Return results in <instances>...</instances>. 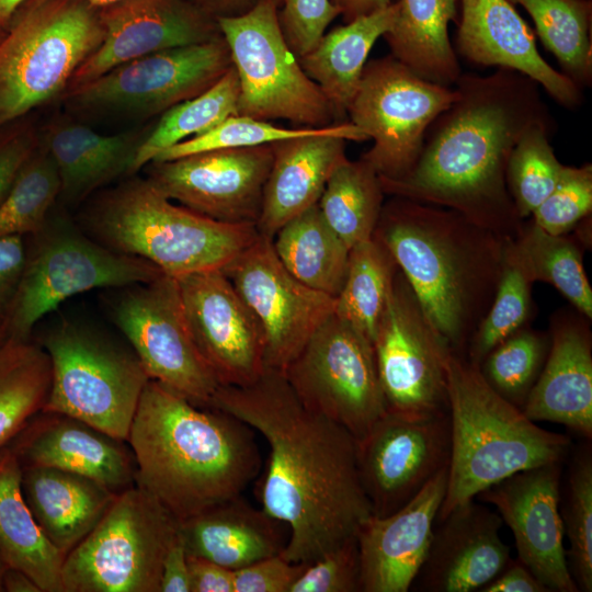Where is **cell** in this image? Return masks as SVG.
<instances>
[{"label":"cell","mask_w":592,"mask_h":592,"mask_svg":"<svg viewBox=\"0 0 592 592\" xmlns=\"http://www.w3.org/2000/svg\"><path fill=\"white\" fill-rule=\"evenodd\" d=\"M208 408L258 431L269 457L258 497L289 527L282 556L310 563L356 535L372 515L357 463L356 440L342 425L306 408L283 372L269 368L246 386H219Z\"/></svg>","instance_id":"6da1fadb"},{"label":"cell","mask_w":592,"mask_h":592,"mask_svg":"<svg viewBox=\"0 0 592 592\" xmlns=\"http://www.w3.org/2000/svg\"><path fill=\"white\" fill-rule=\"evenodd\" d=\"M456 99L426 130L413 168L382 180L386 195L453 209L502 237L514 238L522 219L505 184L509 157L533 125L556 123L540 87L515 70L462 73Z\"/></svg>","instance_id":"7a4b0ae2"},{"label":"cell","mask_w":592,"mask_h":592,"mask_svg":"<svg viewBox=\"0 0 592 592\" xmlns=\"http://www.w3.org/2000/svg\"><path fill=\"white\" fill-rule=\"evenodd\" d=\"M127 443L135 485L179 522L241 496L261 468L252 428L152 379L143 390Z\"/></svg>","instance_id":"3957f363"},{"label":"cell","mask_w":592,"mask_h":592,"mask_svg":"<svg viewBox=\"0 0 592 592\" xmlns=\"http://www.w3.org/2000/svg\"><path fill=\"white\" fill-rule=\"evenodd\" d=\"M390 197L373 237L388 250L435 330L465 355L493 300L508 238L453 209Z\"/></svg>","instance_id":"277c9868"},{"label":"cell","mask_w":592,"mask_h":592,"mask_svg":"<svg viewBox=\"0 0 592 592\" xmlns=\"http://www.w3.org/2000/svg\"><path fill=\"white\" fill-rule=\"evenodd\" d=\"M447 409L451 455L437 519L517 471L562 463L571 446L569 436L537 425L455 352L447 361Z\"/></svg>","instance_id":"5b68a950"},{"label":"cell","mask_w":592,"mask_h":592,"mask_svg":"<svg viewBox=\"0 0 592 592\" xmlns=\"http://www.w3.org/2000/svg\"><path fill=\"white\" fill-rule=\"evenodd\" d=\"M78 225L105 247L175 278L223 269L259 236L255 225L207 218L133 175L90 196Z\"/></svg>","instance_id":"8992f818"},{"label":"cell","mask_w":592,"mask_h":592,"mask_svg":"<svg viewBox=\"0 0 592 592\" xmlns=\"http://www.w3.org/2000/svg\"><path fill=\"white\" fill-rule=\"evenodd\" d=\"M0 39V128L65 93L104 37L88 0H29Z\"/></svg>","instance_id":"52a82bcc"},{"label":"cell","mask_w":592,"mask_h":592,"mask_svg":"<svg viewBox=\"0 0 592 592\" xmlns=\"http://www.w3.org/2000/svg\"><path fill=\"white\" fill-rule=\"evenodd\" d=\"M52 365L44 411L79 419L127 441L143 390L150 380L128 343L91 325L64 320L37 342Z\"/></svg>","instance_id":"ba28073f"},{"label":"cell","mask_w":592,"mask_h":592,"mask_svg":"<svg viewBox=\"0 0 592 592\" xmlns=\"http://www.w3.org/2000/svg\"><path fill=\"white\" fill-rule=\"evenodd\" d=\"M22 275L3 322L7 338L30 340L37 322L62 301L93 289H113L151 281L155 264L116 252L86 234L56 206L33 235Z\"/></svg>","instance_id":"9c48e42d"},{"label":"cell","mask_w":592,"mask_h":592,"mask_svg":"<svg viewBox=\"0 0 592 592\" xmlns=\"http://www.w3.org/2000/svg\"><path fill=\"white\" fill-rule=\"evenodd\" d=\"M179 521L138 486L118 493L98 525L65 558L64 592H160Z\"/></svg>","instance_id":"30bf717a"},{"label":"cell","mask_w":592,"mask_h":592,"mask_svg":"<svg viewBox=\"0 0 592 592\" xmlns=\"http://www.w3.org/2000/svg\"><path fill=\"white\" fill-rule=\"evenodd\" d=\"M278 7V0H261L243 15L217 20L239 79L238 114L301 127L333 125L329 101L283 36Z\"/></svg>","instance_id":"8fae6325"},{"label":"cell","mask_w":592,"mask_h":592,"mask_svg":"<svg viewBox=\"0 0 592 592\" xmlns=\"http://www.w3.org/2000/svg\"><path fill=\"white\" fill-rule=\"evenodd\" d=\"M456 96L455 88L419 77L390 54L368 60L348 110L349 122L374 141L361 159L382 180L403 178L428 128Z\"/></svg>","instance_id":"7c38bea8"},{"label":"cell","mask_w":592,"mask_h":592,"mask_svg":"<svg viewBox=\"0 0 592 592\" xmlns=\"http://www.w3.org/2000/svg\"><path fill=\"white\" fill-rule=\"evenodd\" d=\"M282 372L306 408L356 441L387 411L373 343L335 314Z\"/></svg>","instance_id":"4fadbf2b"},{"label":"cell","mask_w":592,"mask_h":592,"mask_svg":"<svg viewBox=\"0 0 592 592\" xmlns=\"http://www.w3.org/2000/svg\"><path fill=\"white\" fill-rule=\"evenodd\" d=\"M232 66L223 36L172 47L121 64L67 90V105L82 114L148 118L215 84Z\"/></svg>","instance_id":"5bb4252c"},{"label":"cell","mask_w":592,"mask_h":592,"mask_svg":"<svg viewBox=\"0 0 592 592\" xmlns=\"http://www.w3.org/2000/svg\"><path fill=\"white\" fill-rule=\"evenodd\" d=\"M110 291V318L149 378L208 408L220 384L193 341L177 278L163 273Z\"/></svg>","instance_id":"9a60e30c"},{"label":"cell","mask_w":592,"mask_h":592,"mask_svg":"<svg viewBox=\"0 0 592 592\" xmlns=\"http://www.w3.org/2000/svg\"><path fill=\"white\" fill-rule=\"evenodd\" d=\"M373 348L388 411H448L447 361L454 351L435 330L399 269Z\"/></svg>","instance_id":"2e32d148"},{"label":"cell","mask_w":592,"mask_h":592,"mask_svg":"<svg viewBox=\"0 0 592 592\" xmlns=\"http://www.w3.org/2000/svg\"><path fill=\"white\" fill-rule=\"evenodd\" d=\"M221 271L262 330L269 368L284 371L334 314L335 298L296 280L276 257L272 239L261 234Z\"/></svg>","instance_id":"e0dca14e"},{"label":"cell","mask_w":592,"mask_h":592,"mask_svg":"<svg viewBox=\"0 0 592 592\" xmlns=\"http://www.w3.org/2000/svg\"><path fill=\"white\" fill-rule=\"evenodd\" d=\"M448 411L410 414L386 411L356 441V463L375 516H387L448 467Z\"/></svg>","instance_id":"ac0fdd59"},{"label":"cell","mask_w":592,"mask_h":592,"mask_svg":"<svg viewBox=\"0 0 592 592\" xmlns=\"http://www.w3.org/2000/svg\"><path fill=\"white\" fill-rule=\"evenodd\" d=\"M273 162L272 144L202 151L146 164V179L166 197L225 224L255 225Z\"/></svg>","instance_id":"d6986e66"},{"label":"cell","mask_w":592,"mask_h":592,"mask_svg":"<svg viewBox=\"0 0 592 592\" xmlns=\"http://www.w3.org/2000/svg\"><path fill=\"white\" fill-rule=\"evenodd\" d=\"M193 341L220 386H246L266 369L262 330L221 269L177 278Z\"/></svg>","instance_id":"ffe728a7"},{"label":"cell","mask_w":592,"mask_h":592,"mask_svg":"<svg viewBox=\"0 0 592 592\" xmlns=\"http://www.w3.org/2000/svg\"><path fill=\"white\" fill-rule=\"evenodd\" d=\"M561 465L551 463L517 471L477 498L497 509L513 534L517 559L549 592H578L563 545Z\"/></svg>","instance_id":"44dd1931"},{"label":"cell","mask_w":592,"mask_h":592,"mask_svg":"<svg viewBox=\"0 0 592 592\" xmlns=\"http://www.w3.org/2000/svg\"><path fill=\"white\" fill-rule=\"evenodd\" d=\"M100 18L103 41L76 70L67 90L145 55L223 36L217 20L186 0H118L100 8Z\"/></svg>","instance_id":"7402d4cb"},{"label":"cell","mask_w":592,"mask_h":592,"mask_svg":"<svg viewBox=\"0 0 592 592\" xmlns=\"http://www.w3.org/2000/svg\"><path fill=\"white\" fill-rule=\"evenodd\" d=\"M455 52L473 65L515 70L534 80L559 105L576 110L582 89L550 66L533 31L509 0H460Z\"/></svg>","instance_id":"603a6c76"},{"label":"cell","mask_w":592,"mask_h":592,"mask_svg":"<svg viewBox=\"0 0 592 592\" xmlns=\"http://www.w3.org/2000/svg\"><path fill=\"white\" fill-rule=\"evenodd\" d=\"M447 468L396 512L372 514L362 522L356 533L361 592H407L411 588L430 548L446 492Z\"/></svg>","instance_id":"cb8c5ba5"},{"label":"cell","mask_w":592,"mask_h":592,"mask_svg":"<svg viewBox=\"0 0 592 592\" xmlns=\"http://www.w3.org/2000/svg\"><path fill=\"white\" fill-rule=\"evenodd\" d=\"M22 467H52L98 481L114 493L135 486L127 441L73 417L41 410L9 443Z\"/></svg>","instance_id":"d4e9b609"},{"label":"cell","mask_w":592,"mask_h":592,"mask_svg":"<svg viewBox=\"0 0 592 592\" xmlns=\"http://www.w3.org/2000/svg\"><path fill=\"white\" fill-rule=\"evenodd\" d=\"M498 512L469 500L437 519L415 578L420 591L470 592L494 579L511 560ZM414 580V581H415Z\"/></svg>","instance_id":"484cf974"},{"label":"cell","mask_w":592,"mask_h":592,"mask_svg":"<svg viewBox=\"0 0 592 592\" xmlns=\"http://www.w3.org/2000/svg\"><path fill=\"white\" fill-rule=\"evenodd\" d=\"M366 139L344 121L272 144L273 162L257 223L259 234L273 239L285 223L318 203L331 173L346 159V140Z\"/></svg>","instance_id":"4316f807"},{"label":"cell","mask_w":592,"mask_h":592,"mask_svg":"<svg viewBox=\"0 0 592 592\" xmlns=\"http://www.w3.org/2000/svg\"><path fill=\"white\" fill-rule=\"evenodd\" d=\"M588 318L556 315L542 372L522 409L532 421L562 424L592 439V338Z\"/></svg>","instance_id":"83f0119b"},{"label":"cell","mask_w":592,"mask_h":592,"mask_svg":"<svg viewBox=\"0 0 592 592\" xmlns=\"http://www.w3.org/2000/svg\"><path fill=\"white\" fill-rule=\"evenodd\" d=\"M148 132L103 135L73 119H53L41 141L58 170L61 205L81 204L114 181L133 175L135 157Z\"/></svg>","instance_id":"f1b7e54d"},{"label":"cell","mask_w":592,"mask_h":592,"mask_svg":"<svg viewBox=\"0 0 592 592\" xmlns=\"http://www.w3.org/2000/svg\"><path fill=\"white\" fill-rule=\"evenodd\" d=\"M21 487L38 527L64 558L98 525L117 496L93 479L52 467H22Z\"/></svg>","instance_id":"f546056e"},{"label":"cell","mask_w":592,"mask_h":592,"mask_svg":"<svg viewBox=\"0 0 592 592\" xmlns=\"http://www.w3.org/2000/svg\"><path fill=\"white\" fill-rule=\"evenodd\" d=\"M280 525L238 496L179 522V532L187 556L235 571L283 551L286 544Z\"/></svg>","instance_id":"4dcf8cb0"},{"label":"cell","mask_w":592,"mask_h":592,"mask_svg":"<svg viewBox=\"0 0 592 592\" xmlns=\"http://www.w3.org/2000/svg\"><path fill=\"white\" fill-rule=\"evenodd\" d=\"M399 0L372 14L360 16L325 33L298 61L329 101L337 123L344 122L358 89L369 52L395 24Z\"/></svg>","instance_id":"1f68e13d"},{"label":"cell","mask_w":592,"mask_h":592,"mask_svg":"<svg viewBox=\"0 0 592 592\" xmlns=\"http://www.w3.org/2000/svg\"><path fill=\"white\" fill-rule=\"evenodd\" d=\"M399 2L398 18L383 35L390 55L428 81L454 86L463 71L448 25L458 21L460 0Z\"/></svg>","instance_id":"d6a6232c"},{"label":"cell","mask_w":592,"mask_h":592,"mask_svg":"<svg viewBox=\"0 0 592 592\" xmlns=\"http://www.w3.org/2000/svg\"><path fill=\"white\" fill-rule=\"evenodd\" d=\"M22 466L10 445L0 448V555L26 573L41 592H64V557L38 527L24 499Z\"/></svg>","instance_id":"836d02e7"},{"label":"cell","mask_w":592,"mask_h":592,"mask_svg":"<svg viewBox=\"0 0 592 592\" xmlns=\"http://www.w3.org/2000/svg\"><path fill=\"white\" fill-rule=\"evenodd\" d=\"M272 244L280 262L296 280L334 298L339 295L350 248L327 224L318 203L285 223Z\"/></svg>","instance_id":"e575fe53"},{"label":"cell","mask_w":592,"mask_h":592,"mask_svg":"<svg viewBox=\"0 0 592 592\" xmlns=\"http://www.w3.org/2000/svg\"><path fill=\"white\" fill-rule=\"evenodd\" d=\"M52 365L37 342L7 338L0 343V448L43 410Z\"/></svg>","instance_id":"d590c367"},{"label":"cell","mask_w":592,"mask_h":592,"mask_svg":"<svg viewBox=\"0 0 592 592\" xmlns=\"http://www.w3.org/2000/svg\"><path fill=\"white\" fill-rule=\"evenodd\" d=\"M380 179L363 159L339 163L318 201L330 228L351 249L373 238L383 205Z\"/></svg>","instance_id":"8d00e7d4"},{"label":"cell","mask_w":592,"mask_h":592,"mask_svg":"<svg viewBox=\"0 0 592 592\" xmlns=\"http://www.w3.org/2000/svg\"><path fill=\"white\" fill-rule=\"evenodd\" d=\"M569 234H548L530 218L524 220L513 244L533 282L551 284L591 320L592 288L582 263L584 247Z\"/></svg>","instance_id":"74e56055"},{"label":"cell","mask_w":592,"mask_h":592,"mask_svg":"<svg viewBox=\"0 0 592 592\" xmlns=\"http://www.w3.org/2000/svg\"><path fill=\"white\" fill-rule=\"evenodd\" d=\"M532 18L561 72L579 88L592 83V0H509Z\"/></svg>","instance_id":"f35d334b"},{"label":"cell","mask_w":592,"mask_h":592,"mask_svg":"<svg viewBox=\"0 0 592 592\" xmlns=\"http://www.w3.org/2000/svg\"><path fill=\"white\" fill-rule=\"evenodd\" d=\"M239 93L238 75L231 66L209 89L162 113L138 148L133 173L143 169L163 150L204 134L227 117L238 114Z\"/></svg>","instance_id":"ab89813d"},{"label":"cell","mask_w":592,"mask_h":592,"mask_svg":"<svg viewBox=\"0 0 592 592\" xmlns=\"http://www.w3.org/2000/svg\"><path fill=\"white\" fill-rule=\"evenodd\" d=\"M397 270L388 250L374 237L350 249L334 314L372 343Z\"/></svg>","instance_id":"60d3db41"},{"label":"cell","mask_w":592,"mask_h":592,"mask_svg":"<svg viewBox=\"0 0 592 592\" xmlns=\"http://www.w3.org/2000/svg\"><path fill=\"white\" fill-rule=\"evenodd\" d=\"M60 194L57 167L39 140L0 203V239L38 232Z\"/></svg>","instance_id":"b9f144b4"},{"label":"cell","mask_w":592,"mask_h":592,"mask_svg":"<svg viewBox=\"0 0 592 592\" xmlns=\"http://www.w3.org/2000/svg\"><path fill=\"white\" fill-rule=\"evenodd\" d=\"M532 281L508 238L497 291L486 316L471 335L465 356L479 366L486 355L502 340L526 327L532 314Z\"/></svg>","instance_id":"7bdbcfd3"},{"label":"cell","mask_w":592,"mask_h":592,"mask_svg":"<svg viewBox=\"0 0 592 592\" xmlns=\"http://www.w3.org/2000/svg\"><path fill=\"white\" fill-rule=\"evenodd\" d=\"M556 127V123L531 126L509 157L505 184L519 216L524 220L551 193L563 169L549 141Z\"/></svg>","instance_id":"ee69618b"},{"label":"cell","mask_w":592,"mask_h":592,"mask_svg":"<svg viewBox=\"0 0 592 592\" xmlns=\"http://www.w3.org/2000/svg\"><path fill=\"white\" fill-rule=\"evenodd\" d=\"M548 350V335L523 327L498 343L478 367L494 391L522 410Z\"/></svg>","instance_id":"f6af8a7d"},{"label":"cell","mask_w":592,"mask_h":592,"mask_svg":"<svg viewBox=\"0 0 592 592\" xmlns=\"http://www.w3.org/2000/svg\"><path fill=\"white\" fill-rule=\"evenodd\" d=\"M560 501L566 550L570 573L578 590L592 591V454L590 445L573 456Z\"/></svg>","instance_id":"bcb514c9"},{"label":"cell","mask_w":592,"mask_h":592,"mask_svg":"<svg viewBox=\"0 0 592 592\" xmlns=\"http://www.w3.org/2000/svg\"><path fill=\"white\" fill-rule=\"evenodd\" d=\"M312 127L286 128L244 115H231L212 129L181 141L152 161H168L184 156L228 148H244L274 144L310 133Z\"/></svg>","instance_id":"7dc6e473"},{"label":"cell","mask_w":592,"mask_h":592,"mask_svg":"<svg viewBox=\"0 0 592 592\" xmlns=\"http://www.w3.org/2000/svg\"><path fill=\"white\" fill-rule=\"evenodd\" d=\"M592 212V164L563 166L551 193L530 218L551 235L571 232Z\"/></svg>","instance_id":"c3c4849f"},{"label":"cell","mask_w":592,"mask_h":592,"mask_svg":"<svg viewBox=\"0 0 592 592\" xmlns=\"http://www.w3.org/2000/svg\"><path fill=\"white\" fill-rule=\"evenodd\" d=\"M288 592H361L356 535L307 563Z\"/></svg>","instance_id":"681fc988"},{"label":"cell","mask_w":592,"mask_h":592,"mask_svg":"<svg viewBox=\"0 0 592 592\" xmlns=\"http://www.w3.org/2000/svg\"><path fill=\"white\" fill-rule=\"evenodd\" d=\"M278 23L283 36L298 58L309 53L340 15L332 0H278Z\"/></svg>","instance_id":"f907efd6"},{"label":"cell","mask_w":592,"mask_h":592,"mask_svg":"<svg viewBox=\"0 0 592 592\" xmlns=\"http://www.w3.org/2000/svg\"><path fill=\"white\" fill-rule=\"evenodd\" d=\"M307 563L277 554L234 571L235 592H288Z\"/></svg>","instance_id":"816d5d0a"},{"label":"cell","mask_w":592,"mask_h":592,"mask_svg":"<svg viewBox=\"0 0 592 592\" xmlns=\"http://www.w3.org/2000/svg\"><path fill=\"white\" fill-rule=\"evenodd\" d=\"M39 143L31 127H23L0 137V203L18 172Z\"/></svg>","instance_id":"f5cc1de1"},{"label":"cell","mask_w":592,"mask_h":592,"mask_svg":"<svg viewBox=\"0 0 592 592\" xmlns=\"http://www.w3.org/2000/svg\"><path fill=\"white\" fill-rule=\"evenodd\" d=\"M25 237L0 239V326H3L26 260Z\"/></svg>","instance_id":"db71d44e"},{"label":"cell","mask_w":592,"mask_h":592,"mask_svg":"<svg viewBox=\"0 0 592 592\" xmlns=\"http://www.w3.org/2000/svg\"><path fill=\"white\" fill-rule=\"evenodd\" d=\"M187 560L191 592H235L234 570L204 558Z\"/></svg>","instance_id":"11a10c76"},{"label":"cell","mask_w":592,"mask_h":592,"mask_svg":"<svg viewBox=\"0 0 592 592\" xmlns=\"http://www.w3.org/2000/svg\"><path fill=\"white\" fill-rule=\"evenodd\" d=\"M160 592H191L187 554L179 531L162 561Z\"/></svg>","instance_id":"9f6ffc18"},{"label":"cell","mask_w":592,"mask_h":592,"mask_svg":"<svg viewBox=\"0 0 592 592\" xmlns=\"http://www.w3.org/2000/svg\"><path fill=\"white\" fill-rule=\"evenodd\" d=\"M480 592H549L519 559L510 560L502 571Z\"/></svg>","instance_id":"6f0895ef"},{"label":"cell","mask_w":592,"mask_h":592,"mask_svg":"<svg viewBox=\"0 0 592 592\" xmlns=\"http://www.w3.org/2000/svg\"><path fill=\"white\" fill-rule=\"evenodd\" d=\"M204 13L218 20L237 18L251 11L261 0H186Z\"/></svg>","instance_id":"680465c9"},{"label":"cell","mask_w":592,"mask_h":592,"mask_svg":"<svg viewBox=\"0 0 592 592\" xmlns=\"http://www.w3.org/2000/svg\"><path fill=\"white\" fill-rule=\"evenodd\" d=\"M397 0H332L344 23L385 9Z\"/></svg>","instance_id":"91938a15"},{"label":"cell","mask_w":592,"mask_h":592,"mask_svg":"<svg viewBox=\"0 0 592 592\" xmlns=\"http://www.w3.org/2000/svg\"><path fill=\"white\" fill-rule=\"evenodd\" d=\"M4 592H41L38 585L23 571L8 568L2 579Z\"/></svg>","instance_id":"94428289"},{"label":"cell","mask_w":592,"mask_h":592,"mask_svg":"<svg viewBox=\"0 0 592 592\" xmlns=\"http://www.w3.org/2000/svg\"><path fill=\"white\" fill-rule=\"evenodd\" d=\"M29 0H0V29L10 25L14 15Z\"/></svg>","instance_id":"6125c7cd"},{"label":"cell","mask_w":592,"mask_h":592,"mask_svg":"<svg viewBox=\"0 0 592 592\" xmlns=\"http://www.w3.org/2000/svg\"><path fill=\"white\" fill-rule=\"evenodd\" d=\"M8 568H9L8 565L5 563L4 559L0 555V592H3L2 579H3L4 572H5V570Z\"/></svg>","instance_id":"be15d7a7"},{"label":"cell","mask_w":592,"mask_h":592,"mask_svg":"<svg viewBox=\"0 0 592 592\" xmlns=\"http://www.w3.org/2000/svg\"><path fill=\"white\" fill-rule=\"evenodd\" d=\"M91 4L98 7V8H102V7H105V5H109L111 3H114L118 0H88Z\"/></svg>","instance_id":"e7e4bbea"},{"label":"cell","mask_w":592,"mask_h":592,"mask_svg":"<svg viewBox=\"0 0 592 592\" xmlns=\"http://www.w3.org/2000/svg\"><path fill=\"white\" fill-rule=\"evenodd\" d=\"M7 339V333L3 326H0V343Z\"/></svg>","instance_id":"03108f58"},{"label":"cell","mask_w":592,"mask_h":592,"mask_svg":"<svg viewBox=\"0 0 592 592\" xmlns=\"http://www.w3.org/2000/svg\"><path fill=\"white\" fill-rule=\"evenodd\" d=\"M4 34H5V31L0 29V39L3 37Z\"/></svg>","instance_id":"003e7915"}]
</instances>
